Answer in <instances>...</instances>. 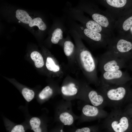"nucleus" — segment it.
I'll return each mask as SVG.
<instances>
[{
  "label": "nucleus",
  "instance_id": "obj_28",
  "mask_svg": "<svg viewBox=\"0 0 132 132\" xmlns=\"http://www.w3.org/2000/svg\"><path fill=\"white\" fill-rule=\"evenodd\" d=\"M60 132H64L63 131V130L62 129H61L60 130Z\"/></svg>",
  "mask_w": 132,
  "mask_h": 132
},
{
  "label": "nucleus",
  "instance_id": "obj_9",
  "mask_svg": "<svg viewBox=\"0 0 132 132\" xmlns=\"http://www.w3.org/2000/svg\"><path fill=\"white\" fill-rule=\"evenodd\" d=\"M132 79L127 72L121 69L101 73L99 78L100 84L116 86L125 84Z\"/></svg>",
  "mask_w": 132,
  "mask_h": 132
},
{
  "label": "nucleus",
  "instance_id": "obj_14",
  "mask_svg": "<svg viewBox=\"0 0 132 132\" xmlns=\"http://www.w3.org/2000/svg\"><path fill=\"white\" fill-rule=\"evenodd\" d=\"M132 26V15L129 16L125 15L116 22L114 28L119 35L123 36Z\"/></svg>",
  "mask_w": 132,
  "mask_h": 132
},
{
  "label": "nucleus",
  "instance_id": "obj_23",
  "mask_svg": "<svg viewBox=\"0 0 132 132\" xmlns=\"http://www.w3.org/2000/svg\"><path fill=\"white\" fill-rule=\"evenodd\" d=\"M22 94L24 99L28 102L31 101L33 99L35 94L33 90L26 88L22 89Z\"/></svg>",
  "mask_w": 132,
  "mask_h": 132
},
{
  "label": "nucleus",
  "instance_id": "obj_25",
  "mask_svg": "<svg viewBox=\"0 0 132 132\" xmlns=\"http://www.w3.org/2000/svg\"><path fill=\"white\" fill-rule=\"evenodd\" d=\"M90 129L88 127H84L77 129L75 132H90Z\"/></svg>",
  "mask_w": 132,
  "mask_h": 132
},
{
  "label": "nucleus",
  "instance_id": "obj_2",
  "mask_svg": "<svg viewBox=\"0 0 132 132\" xmlns=\"http://www.w3.org/2000/svg\"><path fill=\"white\" fill-rule=\"evenodd\" d=\"M76 7L88 14L102 27L113 33L116 21L106 11L100 9L94 1H81Z\"/></svg>",
  "mask_w": 132,
  "mask_h": 132
},
{
  "label": "nucleus",
  "instance_id": "obj_7",
  "mask_svg": "<svg viewBox=\"0 0 132 132\" xmlns=\"http://www.w3.org/2000/svg\"><path fill=\"white\" fill-rule=\"evenodd\" d=\"M71 101L63 99L57 104L55 111V118L56 121L64 125L70 126L79 116L76 115L72 110Z\"/></svg>",
  "mask_w": 132,
  "mask_h": 132
},
{
  "label": "nucleus",
  "instance_id": "obj_4",
  "mask_svg": "<svg viewBox=\"0 0 132 132\" xmlns=\"http://www.w3.org/2000/svg\"><path fill=\"white\" fill-rule=\"evenodd\" d=\"M107 47L108 51L127 63L132 59V42L124 36L119 35L110 38Z\"/></svg>",
  "mask_w": 132,
  "mask_h": 132
},
{
  "label": "nucleus",
  "instance_id": "obj_10",
  "mask_svg": "<svg viewBox=\"0 0 132 132\" xmlns=\"http://www.w3.org/2000/svg\"><path fill=\"white\" fill-rule=\"evenodd\" d=\"M125 85L116 86L100 84L98 91L105 99L111 101H121L128 94V89Z\"/></svg>",
  "mask_w": 132,
  "mask_h": 132
},
{
  "label": "nucleus",
  "instance_id": "obj_26",
  "mask_svg": "<svg viewBox=\"0 0 132 132\" xmlns=\"http://www.w3.org/2000/svg\"><path fill=\"white\" fill-rule=\"evenodd\" d=\"M127 63V68L132 71V59L128 61Z\"/></svg>",
  "mask_w": 132,
  "mask_h": 132
},
{
  "label": "nucleus",
  "instance_id": "obj_18",
  "mask_svg": "<svg viewBox=\"0 0 132 132\" xmlns=\"http://www.w3.org/2000/svg\"><path fill=\"white\" fill-rule=\"evenodd\" d=\"M15 16L19 21L25 24H29L33 19L26 11L23 10H17Z\"/></svg>",
  "mask_w": 132,
  "mask_h": 132
},
{
  "label": "nucleus",
  "instance_id": "obj_27",
  "mask_svg": "<svg viewBox=\"0 0 132 132\" xmlns=\"http://www.w3.org/2000/svg\"><path fill=\"white\" fill-rule=\"evenodd\" d=\"M130 31L131 34L132 35V26L130 28Z\"/></svg>",
  "mask_w": 132,
  "mask_h": 132
},
{
  "label": "nucleus",
  "instance_id": "obj_6",
  "mask_svg": "<svg viewBox=\"0 0 132 132\" xmlns=\"http://www.w3.org/2000/svg\"><path fill=\"white\" fill-rule=\"evenodd\" d=\"M70 5L68 3L64 10L68 18L79 22L83 26L88 29L99 33L102 32L103 28L102 26L92 19L86 16L81 10Z\"/></svg>",
  "mask_w": 132,
  "mask_h": 132
},
{
  "label": "nucleus",
  "instance_id": "obj_1",
  "mask_svg": "<svg viewBox=\"0 0 132 132\" xmlns=\"http://www.w3.org/2000/svg\"><path fill=\"white\" fill-rule=\"evenodd\" d=\"M68 32L75 42L76 47V59L78 67L88 83L98 87L100 83L97 71L98 65L97 58L95 57L85 46L75 30L70 27Z\"/></svg>",
  "mask_w": 132,
  "mask_h": 132
},
{
  "label": "nucleus",
  "instance_id": "obj_16",
  "mask_svg": "<svg viewBox=\"0 0 132 132\" xmlns=\"http://www.w3.org/2000/svg\"><path fill=\"white\" fill-rule=\"evenodd\" d=\"M63 22L60 20L51 34V41L54 44H57L62 46L64 38L63 33L65 30Z\"/></svg>",
  "mask_w": 132,
  "mask_h": 132
},
{
  "label": "nucleus",
  "instance_id": "obj_5",
  "mask_svg": "<svg viewBox=\"0 0 132 132\" xmlns=\"http://www.w3.org/2000/svg\"><path fill=\"white\" fill-rule=\"evenodd\" d=\"M98 67L101 73L127 68V63L107 51L97 58Z\"/></svg>",
  "mask_w": 132,
  "mask_h": 132
},
{
  "label": "nucleus",
  "instance_id": "obj_24",
  "mask_svg": "<svg viewBox=\"0 0 132 132\" xmlns=\"http://www.w3.org/2000/svg\"><path fill=\"white\" fill-rule=\"evenodd\" d=\"M25 131L23 125L18 124L15 126L12 129L11 132H25Z\"/></svg>",
  "mask_w": 132,
  "mask_h": 132
},
{
  "label": "nucleus",
  "instance_id": "obj_29",
  "mask_svg": "<svg viewBox=\"0 0 132 132\" xmlns=\"http://www.w3.org/2000/svg\"><path fill=\"white\" fill-rule=\"evenodd\" d=\"M20 22H21V21H19L18 22H19V23Z\"/></svg>",
  "mask_w": 132,
  "mask_h": 132
},
{
  "label": "nucleus",
  "instance_id": "obj_8",
  "mask_svg": "<svg viewBox=\"0 0 132 132\" xmlns=\"http://www.w3.org/2000/svg\"><path fill=\"white\" fill-rule=\"evenodd\" d=\"M84 81H79L70 77L66 78L60 87V94L63 99L71 101L77 99Z\"/></svg>",
  "mask_w": 132,
  "mask_h": 132
},
{
  "label": "nucleus",
  "instance_id": "obj_11",
  "mask_svg": "<svg viewBox=\"0 0 132 132\" xmlns=\"http://www.w3.org/2000/svg\"><path fill=\"white\" fill-rule=\"evenodd\" d=\"M104 99L99 91L92 88L85 82L78 99L90 102L92 105L98 107L103 103Z\"/></svg>",
  "mask_w": 132,
  "mask_h": 132
},
{
  "label": "nucleus",
  "instance_id": "obj_19",
  "mask_svg": "<svg viewBox=\"0 0 132 132\" xmlns=\"http://www.w3.org/2000/svg\"><path fill=\"white\" fill-rule=\"evenodd\" d=\"M30 56L34 62L35 65L36 67L40 68L43 66L44 65L43 58L39 52L36 51L32 52Z\"/></svg>",
  "mask_w": 132,
  "mask_h": 132
},
{
  "label": "nucleus",
  "instance_id": "obj_20",
  "mask_svg": "<svg viewBox=\"0 0 132 132\" xmlns=\"http://www.w3.org/2000/svg\"><path fill=\"white\" fill-rule=\"evenodd\" d=\"M54 92L52 88L49 86H47L44 88L39 93V97L42 100H46L52 96Z\"/></svg>",
  "mask_w": 132,
  "mask_h": 132
},
{
  "label": "nucleus",
  "instance_id": "obj_15",
  "mask_svg": "<svg viewBox=\"0 0 132 132\" xmlns=\"http://www.w3.org/2000/svg\"><path fill=\"white\" fill-rule=\"evenodd\" d=\"M111 121V127L115 132H124L129 127L128 118L125 116H121V115H119L113 118Z\"/></svg>",
  "mask_w": 132,
  "mask_h": 132
},
{
  "label": "nucleus",
  "instance_id": "obj_22",
  "mask_svg": "<svg viewBox=\"0 0 132 132\" xmlns=\"http://www.w3.org/2000/svg\"><path fill=\"white\" fill-rule=\"evenodd\" d=\"M29 26L32 27L35 26H38L39 29L42 31L45 30L47 28V26L45 23L40 17H36L32 19L29 24Z\"/></svg>",
  "mask_w": 132,
  "mask_h": 132
},
{
  "label": "nucleus",
  "instance_id": "obj_12",
  "mask_svg": "<svg viewBox=\"0 0 132 132\" xmlns=\"http://www.w3.org/2000/svg\"><path fill=\"white\" fill-rule=\"evenodd\" d=\"M62 46L70 66H78L76 59V46L71 41L69 35L64 38Z\"/></svg>",
  "mask_w": 132,
  "mask_h": 132
},
{
  "label": "nucleus",
  "instance_id": "obj_3",
  "mask_svg": "<svg viewBox=\"0 0 132 132\" xmlns=\"http://www.w3.org/2000/svg\"><path fill=\"white\" fill-rule=\"evenodd\" d=\"M67 23L69 26L75 30L82 39L85 41L90 45L95 48L107 46L110 38L107 35L88 29L80 24L68 18Z\"/></svg>",
  "mask_w": 132,
  "mask_h": 132
},
{
  "label": "nucleus",
  "instance_id": "obj_17",
  "mask_svg": "<svg viewBox=\"0 0 132 132\" xmlns=\"http://www.w3.org/2000/svg\"><path fill=\"white\" fill-rule=\"evenodd\" d=\"M45 66L48 70L56 74L60 78L63 76L64 72L62 67L53 57L48 56L47 57Z\"/></svg>",
  "mask_w": 132,
  "mask_h": 132
},
{
  "label": "nucleus",
  "instance_id": "obj_13",
  "mask_svg": "<svg viewBox=\"0 0 132 132\" xmlns=\"http://www.w3.org/2000/svg\"><path fill=\"white\" fill-rule=\"evenodd\" d=\"M99 110L98 107L89 104H86L83 107L81 113L79 116L78 121H84L98 117Z\"/></svg>",
  "mask_w": 132,
  "mask_h": 132
},
{
  "label": "nucleus",
  "instance_id": "obj_21",
  "mask_svg": "<svg viewBox=\"0 0 132 132\" xmlns=\"http://www.w3.org/2000/svg\"><path fill=\"white\" fill-rule=\"evenodd\" d=\"M41 121L39 118L36 117H33L30 119V124L31 129L34 132H42V130L40 127Z\"/></svg>",
  "mask_w": 132,
  "mask_h": 132
}]
</instances>
